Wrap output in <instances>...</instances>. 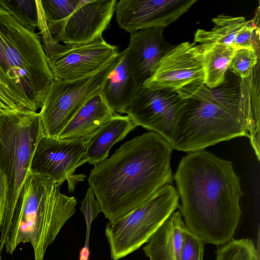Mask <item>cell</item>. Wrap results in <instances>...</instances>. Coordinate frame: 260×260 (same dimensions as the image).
<instances>
[{"label":"cell","instance_id":"cell-1","mask_svg":"<svg viewBox=\"0 0 260 260\" xmlns=\"http://www.w3.org/2000/svg\"><path fill=\"white\" fill-rule=\"evenodd\" d=\"M174 179L187 230L204 243L221 245L231 240L243 195L232 162L204 150L190 152L181 159Z\"/></svg>","mask_w":260,"mask_h":260},{"label":"cell","instance_id":"cell-2","mask_svg":"<svg viewBox=\"0 0 260 260\" xmlns=\"http://www.w3.org/2000/svg\"><path fill=\"white\" fill-rule=\"evenodd\" d=\"M169 142L154 132L136 136L94 166L88 182L101 212L115 221L173 180Z\"/></svg>","mask_w":260,"mask_h":260},{"label":"cell","instance_id":"cell-3","mask_svg":"<svg viewBox=\"0 0 260 260\" xmlns=\"http://www.w3.org/2000/svg\"><path fill=\"white\" fill-rule=\"evenodd\" d=\"M61 185L50 178L29 172L12 218L5 248L13 254L28 243L35 260H44L66 222L76 212L77 200L61 192Z\"/></svg>","mask_w":260,"mask_h":260},{"label":"cell","instance_id":"cell-4","mask_svg":"<svg viewBox=\"0 0 260 260\" xmlns=\"http://www.w3.org/2000/svg\"><path fill=\"white\" fill-rule=\"evenodd\" d=\"M39 113L0 112V171L6 188L0 228V252L5 247L36 147L44 136Z\"/></svg>","mask_w":260,"mask_h":260},{"label":"cell","instance_id":"cell-5","mask_svg":"<svg viewBox=\"0 0 260 260\" xmlns=\"http://www.w3.org/2000/svg\"><path fill=\"white\" fill-rule=\"evenodd\" d=\"M0 67L38 110L54 80L38 34L0 8Z\"/></svg>","mask_w":260,"mask_h":260},{"label":"cell","instance_id":"cell-6","mask_svg":"<svg viewBox=\"0 0 260 260\" xmlns=\"http://www.w3.org/2000/svg\"><path fill=\"white\" fill-rule=\"evenodd\" d=\"M185 100L170 143L173 149L190 153L246 136L240 122L211 100L204 84Z\"/></svg>","mask_w":260,"mask_h":260},{"label":"cell","instance_id":"cell-7","mask_svg":"<svg viewBox=\"0 0 260 260\" xmlns=\"http://www.w3.org/2000/svg\"><path fill=\"white\" fill-rule=\"evenodd\" d=\"M177 190L171 184L119 219L109 222L105 235L111 257L118 260L145 244L168 217L179 207Z\"/></svg>","mask_w":260,"mask_h":260},{"label":"cell","instance_id":"cell-8","mask_svg":"<svg viewBox=\"0 0 260 260\" xmlns=\"http://www.w3.org/2000/svg\"><path fill=\"white\" fill-rule=\"evenodd\" d=\"M114 59L85 77L72 80H53L39 113L45 136L57 138L86 101L100 89Z\"/></svg>","mask_w":260,"mask_h":260},{"label":"cell","instance_id":"cell-9","mask_svg":"<svg viewBox=\"0 0 260 260\" xmlns=\"http://www.w3.org/2000/svg\"><path fill=\"white\" fill-rule=\"evenodd\" d=\"M204 84L199 45L184 42L172 47L159 60L142 86L175 91L183 99Z\"/></svg>","mask_w":260,"mask_h":260},{"label":"cell","instance_id":"cell-10","mask_svg":"<svg viewBox=\"0 0 260 260\" xmlns=\"http://www.w3.org/2000/svg\"><path fill=\"white\" fill-rule=\"evenodd\" d=\"M87 140H65L43 136L35 149L29 172L51 178L57 184L68 183L69 192L86 176L76 174V169L87 162Z\"/></svg>","mask_w":260,"mask_h":260},{"label":"cell","instance_id":"cell-11","mask_svg":"<svg viewBox=\"0 0 260 260\" xmlns=\"http://www.w3.org/2000/svg\"><path fill=\"white\" fill-rule=\"evenodd\" d=\"M117 2L116 0H80L76 9L63 20L47 23L45 20L47 30L55 42H61L67 46L92 43L103 38L102 34L112 19Z\"/></svg>","mask_w":260,"mask_h":260},{"label":"cell","instance_id":"cell-12","mask_svg":"<svg viewBox=\"0 0 260 260\" xmlns=\"http://www.w3.org/2000/svg\"><path fill=\"white\" fill-rule=\"evenodd\" d=\"M178 93L140 86L125 113L135 125L155 133L171 143L174 127L185 105Z\"/></svg>","mask_w":260,"mask_h":260},{"label":"cell","instance_id":"cell-13","mask_svg":"<svg viewBox=\"0 0 260 260\" xmlns=\"http://www.w3.org/2000/svg\"><path fill=\"white\" fill-rule=\"evenodd\" d=\"M198 0H120L115 13L118 26L130 34L165 28L187 12Z\"/></svg>","mask_w":260,"mask_h":260},{"label":"cell","instance_id":"cell-14","mask_svg":"<svg viewBox=\"0 0 260 260\" xmlns=\"http://www.w3.org/2000/svg\"><path fill=\"white\" fill-rule=\"evenodd\" d=\"M118 53L117 47L102 38L84 45L67 46L62 50L47 57V59L54 79L72 80L97 72L112 61Z\"/></svg>","mask_w":260,"mask_h":260},{"label":"cell","instance_id":"cell-15","mask_svg":"<svg viewBox=\"0 0 260 260\" xmlns=\"http://www.w3.org/2000/svg\"><path fill=\"white\" fill-rule=\"evenodd\" d=\"M140 87L127 48L114 58L100 92L115 114H122L129 107Z\"/></svg>","mask_w":260,"mask_h":260},{"label":"cell","instance_id":"cell-16","mask_svg":"<svg viewBox=\"0 0 260 260\" xmlns=\"http://www.w3.org/2000/svg\"><path fill=\"white\" fill-rule=\"evenodd\" d=\"M164 28L140 29L130 34L127 49L140 86L149 78L159 60L172 47L164 37Z\"/></svg>","mask_w":260,"mask_h":260},{"label":"cell","instance_id":"cell-17","mask_svg":"<svg viewBox=\"0 0 260 260\" xmlns=\"http://www.w3.org/2000/svg\"><path fill=\"white\" fill-rule=\"evenodd\" d=\"M114 114L99 90L79 110L56 139L88 140Z\"/></svg>","mask_w":260,"mask_h":260},{"label":"cell","instance_id":"cell-18","mask_svg":"<svg viewBox=\"0 0 260 260\" xmlns=\"http://www.w3.org/2000/svg\"><path fill=\"white\" fill-rule=\"evenodd\" d=\"M186 230L180 210H175L146 243V256L149 260H179Z\"/></svg>","mask_w":260,"mask_h":260},{"label":"cell","instance_id":"cell-19","mask_svg":"<svg viewBox=\"0 0 260 260\" xmlns=\"http://www.w3.org/2000/svg\"><path fill=\"white\" fill-rule=\"evenodd\" d=\"M137 126L130 117L115 114L87 142V162L94 166L108 158L111 147Z\"/></svg>","mask_w":260,"mask_h":260},{"label":"cell","instance_id":"cell-20","mask_svg":"<svg viewBox=\"0 0 260 260\" xmlns=\"http://www.w3.org/2000/svg\"><path fill=\"white\" fill-rule=\"evenodd\" d=\"M199 45L204 72V84L211 89L225 79L235 49L216 43Z\"/></svg>","mask_w":260,"mask_h":260},{"label":"cell","instance_id":"cell-21","mask_svg":"<svg viewBox=\"0 0 260 260\" xmlns=\"http://www.w3.org/2000/svg\"><path fill=\"white\" fill-rule=\"evenodd\" d=\"M212 21L214 26L211 30L198 29L196 31L194 43H216L234 48L237 34L247 22L244 17L223 14L214 17Z\"/></svg>","mask_w":260,"mask_h":260},{"label":"cell","instance_id":"cell-22","mask_svg":"<svg viewBox=\"0 0 260 260\" xmlns=\"http://www.w3.org/2000/svg\"><path fill=\"white\" fill-rule=\"evenodd\" d=\"M0 8L6 11L21 25L35 32L38 27L39 11L38 0H0Z\"/></svg>","mask_w":260,"mask_h":260},{"label":"cell","instance_id":"cell-23","mask_svg":"<svg viewBox=\"0 0 260 260\" xmlns=\"http://www.w3.org/2000/svg\"><path fill=\"white\" fill-rule=\"evenodd\" d=\"M258 256L252 240L232 239L217 251L215 260H258Z\"/></svg>","mask_w":260,"mask_h":260},{"label":"cell","instance_id":"cell-24","mask_svg":"<svg viewBox=\"0 0 260 260\" xmlns=\"http://www.w3.org/2000/svg\"><path fill=\"white\" fill-rule=\"evenodd\" d=\"M259 53L252 48L235 49L229 71L240 79L250 77L259 63Z\"/></svg>","mask_w":260,"mask_h":260},{"label":"cell","instance_id":"cell-25","mask_svg":"<svg viewBox=\"0 0 260 260\" xmlns=\"http://www.w3.org/2000/svg\"><path fill=\"white\" fill-rule=\"evenodd\" d=\"M47 23H55L69 17L78 7L80 0H39Z\"/></svg>","mask_w":260,"mask_h":260},{"label":"cell","instance_id":"cell-26","mask_svg":"<svg viewBox=\"0 0 260 260\" xmlns=\"http://www.w3.org/2000/svg\"><path fill=\"white\" fill-rule=\"evenodd\" d=\"M256 20L247 21L237 34L234 48H252L259 52V28L256 24Z\"/></svg>","mask_w":260,"mask_h":260},{"label":"cell","instance_id":"cell-27","mask_svg":"<svg viewBox=\"0 0 260 260\" xmlns=\"http://www.w3.org/2000/svg\"><path fill=\"white\" fill-rule=\"evenodd\" d=\"M80 210L85 218L86 222L85 245H89V235L92 221L101 212V209L94 192L90 187L86 191L84 198L81 202Z\"/></svg>","mask_w":260,"mask_h":260},{"label":"cell","instance_id":"cell-28","mask_svg":"<svg viewBox=\"0 0 260 260\" xmlns=\"http://www.w3.org/2000/svg\"><path fill=\"white\" fill-rule=\"evenodd\" d=\"M204 244L200 238L187 229L179 260H203Z\"/></svg>","mask_w":260,"mask_h":260},{"label":"cell","instance_id":"cell-29","mask_svg":"<svg viewBox=\"0 0 260 260\" xmlns=\"http://www.w3.org/2000/svg\"><path fill=\"white\" fill-rule=\"evenodd\" d=\"M0 86L10 94L25 110L37 111L34 104L25 95L20 86L8 77L0 67Z\"/></svg>","mask_w":260,"mask_h":260},{"label":"cell","instance_id":"cell-30","mask_svg":"<svg viewBox=\"0 0 260 260\" xmlns=\"http://www.w3.org/2000/svg\"><path fill=\"white\" fill-rule=\"evenodd\" d=\"M24 109L0 86V112H14Z\"/></svg>","mask_w":260,"mask_h":260},{"label":"cell","instance_id":"cell-31","mask_svg":"<svg viewBox=\"0 0 260 260\" xmlns=\"http://www.w3.org/2000/svg\"><path fill=\"white\" fill-rule=\"evenodd\" d=\"M6 196V188L5 182L0 171V228L2 223V220L4 211V207Z\"/></svg>","mask_w":260,"mask_h":260},{"label":"cell","instance_id":"cell-32","mask_svg":"<svg viewBox=\"0 0 260 260\" xmlns=\"http://www.w3.org/2000/svg\"><path fill=\"white\" fill-rule=\"evenodd\" d=\"M90 254L89 245L84 244L79 252V260H89Z\"/></svg>","mask_w":260,"mask_h":260}]
</instances>
